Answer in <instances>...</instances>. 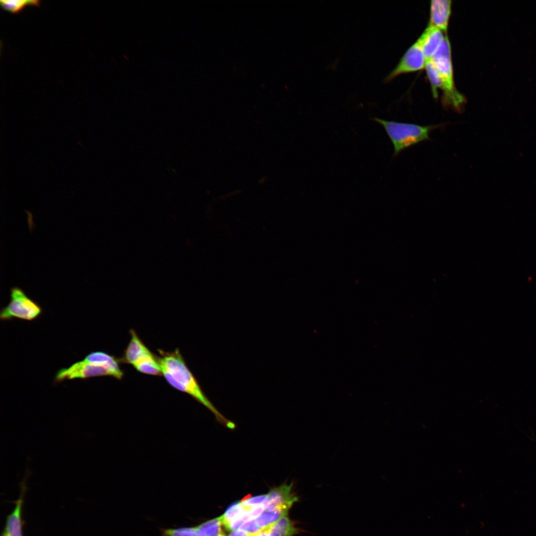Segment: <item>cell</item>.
Instances as JSON below:
<instances>
[{"label": "cell", "instance_id": "6da1fadb", "mask_svg": "<svg viewBox=\"0 0 536 536\" xmlns=\"http://www.w3.org/2000/svg\"><path fill=\"white\" fill-rule=\"evenodd\" d=\"M156 357L162 374L173 388L186 393L210 410L216 418L230 429L235 427V424L225 418L216 409L205 396L198 381L188 368L179 349L166 352L159 350Z\"/></svg>", "mask_w": 536, "mask_h": 536}, {"label": "cell", "instance_id": "ba28073f", "mask_svg": "<svg viewBox=\"0 0 536 536\" xmlns=\"http://www.w3.org/2000/svg\"><path fill=\"white\" fill-rule=\"evenodd\" d=\"M293 483H286L271 488L267 494L268 506L281 507L288 510L293 504L298 501L292 491Z\"/></svg>", "mask_w": 536, "mask_h": 536}, {"label": "cell", "instance_id": "7a4b0ae2", "mask_svg": "<svg viewBox=\"0 0 536 536\" xmlns=\"http://www.w3.org/2000/svg\"><path fill=\"white\" fill-rule=\"evenodd\" d=\"M372 120L381 125L385 129L394 146V157L408 147L429 140L430 132L444 125L420 126L387 121L377 117L373 118Z\"/></svg>", "mask_w": 536, "mask_h": 536}, {"label": "cell", "instance_id": "ffe728a7", "mask_svg": "<svg viewBox=\"0 0 536 536\" xmlns=\"http://www.w3.org/2000/svg\"><path fill=\"white\" fill-rule=\"evenodd\" d=\"M240 529L252 535H255L262 530L257 525L256 519L250 520L245 522Z\"/></svg>", "mask_w": 536, "mask_h": 536}, {"label": "cell", "instance_id": "5b68a950", "mask_svg": "<svg viewBox=\"0 0 536 536\" xmlns=\"http://www.w3.org/2000/svg\"><path fill=\"white\" fill-rule=\"evenodd\" d=\"M101 376H111L115 378L113 371L106 366L82 360L68 368L60 369L56 374V383L76 378L86 379Z\"/></svg>", "mask_w": 536, "mask_h": 536}, {"label": "cell", "instance_id": "9a60e30c", "mask_svg": "<svg viewBox=\"0 0 536 536\" xmlns=\"http://www.w3.org/2000/svg\"><path fill=\"white\" fill-rule=\"evenodd\" d=\"M133 366L141 373L151 375L162 374L161 368L157 358L153 354L143 358Z\"/></svg>", "mask_w": 536, "mask_h": 536}, {"label": "cell", "instance_id": "3957f363", "mask_svg": "<svg viewBox=\"0 0 536 536\" xmlns=\"http://www.w3.org/2000/svg\"><path fill=\"white\" fill-rule=\"evenodd\" d=\"M431 61L440 73L443 83L442 90L443 91L445 102L452 105L456 109H460L465 100L455 86L451 45L447 36H445Z\"/></svg>", "mask_w": 536, "mask_h": 536}, {"label": "cell", "instance_id": "52a82bcc", "mask_svg": "<svg viewBox=\"0 0 536 536\" xmlns=\"http://www.w3.org/2000/svg\"><path fill=\"white\" fill-rule=\"evenodd\" d=\"M445 37L441 29L429 24L418 39L427 62L431 60Z\"/></svg>", "mask_w": 536, "mask_h": 536}, {"label": "cell", "instance_id": "ac0fdd59", "mask_svg": "<svg viewBox=\"0 0 536 536\" xmlns=\"http://www.w3.org/2000/svg\"><path fill=\"white\" fill-rule=\"evenodd\" d=\"M244 511L245 509L240 502L233 504L220 517L222 524L226 527L231 521L240 516Z\"/></svg>", "mask_w": 536, "mask_h": 536}, {"label": "cell", "instance_id": "7402d4cb", "mask_svg": "<svg viewBox=\"0 0 536 536\" xmlns=\"http://www.w3.org/2000/svg\"><path fill=\"white\" fill-rule=\"evenodd\" d=\"M255 536H271L267 529L262 530L255 534Z\"/></svg>", "mask_w": 536, "mask_h": 536}, {"label": "cell", "instance_id": "e0dca14e", "mask_svg": "<svg viewBox=\"0 0 536 536\" xmlns=\"http://www.w3.org/2000/svg\"><path fill=\"white\" fill-rule=\"evenodd\" d=\"M38 0H0L1 8L11 13H17L24 6L28 5L39 6Z\"/></svg>", "mask_w": 536, "mask_h": 536}, {"label": "cell", "instance_id": "2e32d148", "mask_svg": "<svg viewBox=\"0 0 536 536\" xmlns=\"http://www.w3.org/2000/svg\"><path fill=\"white\" fill-rule=\"evenodd\" d=\"M425 68L431 84L433 95L437 97L438 88L442 89L443 88V83L439 71L431 60L426 63Z\"/></svg>", "mask_w": 536, "mask_h": 536}, {"label": "cell", "instance_id": "4fadbf2b", "mask_svg": "<svg viewBox=\"0 0 536 536\" xmlns=\"http://www.w3.org/2000/svg\"><path fill=\"white\" fill-rule=\"evenodd\" d=\"M288 510L281 507L268 506L256 519L257 525L264 530L276 522L281 517L287 515Z\"/></svg>", "mask_w": 536, "mask_h": 536}, {"label": "cell", "instance_id": "8fae6325", "mask_svg": "<svg viewBox=\"0 0 536 536\" xmlns=\"http://www.w3.org/2000/svg\"><path fill=\"white\" fill-rule=\"evenodd\" d=\"M22 504L23 496L21 494L13 511L6 517L4 531L8 536H23Z\"/></svg>", "mask_w": 536, "mask_h": 536}, {"label": "cell", "instance_id": "277c9868", "mask_svg": "<svg viewBox=\"0 0 536 536\" xmlns=\"http://www.w3.org/2000/svg\"><path fill=\"white\" fill-rule=\"evenodd\" d=\"M42 312L41 307L28 297L22 289L13 287L10 290V301L1 309L0 318L4 321L14 318L32 321L39 317Z\"/></svg>", "mask_w": 536, "mask_h": 536}, {"label": "cell", "instance_id": "7c38bea8", "mask_svg": "<svg viewBox=\"0 0 536 536\" xmlns=\"http://www.w3.org/2000/svg\"><path fill=\"white\" fill-rule=\"evenodd\" d=\"M84 360L107 366L113 371L115 378L117 379L121 380L123 376V372L120 367L118 361L108 353L101 351L91 352L85 357Z\"/></svg>", "mask_w": 536, "mask_h": 536}, {"label": "cell", "instance_id": "44dd1931", "mask_svg": "<svg viewBox=\"0 0 536 536\" xmlns=\"http://www.w3.org/2000/svg\"><path fill=\"white\" fill-rule=\"evenodd\" d=\"M253 535H254L250 534L239 529L233 531L228 536H252Z\"/></svg>", "mask_w": 536, "mask_h": 536}, {"label": "cell", "instance_id": "d6986e66", "mask_svg": "<svg viewBox=\"0 0 536 536\" xmlns=\"http://www.w3.org/2000/svg\"><path fill=\"white\" fill-rule=\"evenodd\" d=\"M240 502L245 510L259 505H264L266 508L268 505L267 494L255 496H247L244 497Z\"/></svg>", "mask_w": 536, "mask_h": 536}, {"label": "cell", "instance_id": "603a6c76", "mask_svg": "<svg viewBox=\"0 0 536 536\" xmlns=\"http://www.w3.org/2000/svg\"><path fill=\"white\" fill-rule=\"evenodd\" d=\"M1 536H8L6 534V533L4 531H3V533H2Z\"/></svg>", "mask_w": 536, "mask_h": 536}, {"label": "cell", "instance_id": "5bb4252c", "mask_svg": "<svg viewBox=\"0 0 536 536\" xmlns=\"http://www.w3.org/2000/svg\"><path fill=\"white\" fill-rule=\"evenodd\" d=\"M266 529L268 531L271 536H293L300 531L295 527L293 522L287 515L281 517Z\"/></svg>", "mask_w": 536, "mask_h": 536}, {"label": "cell", "instance_id": "9c48e42d", "mask_svg": "<svg viewBox=\"0 0 536 536\" xmlns=\"http://www.w3.org/2000/svg\"><path fill=\"white\" fill-rule=\"evenodd\" d=\"M451 2L452 1L450 0H432L429 24L446 32L451 12Z\"/></svg>", "mask_w": 536, "mask_h": 536}, {"label": "cell", "instance_id": "cb8c5ba5", "mask_svg": "<svg viewBox=\"0 0 536 536\" xmlns=\"http://www.w3.org/2000/svg\"><path fill=\"white\" fill-rule=\"evenodd\" d=\"M252 536H255V535H253Z\"/></svg>", "mask_w": 536, "mask_h": 536}, {"label": "cell", "instance_id": "8992f818", "mask_svg": "<svg viewBox=\"0 0 536 536\" xmlns=\"http://www.w3.org/2000/svg\"><path fill=\"white\" fill-rule=\"evenodd\" d=\"M426 60L421 44L417 40L406 51L396 67L384 79L388 82L396 76L417 71L425 67Z\"/></svg>", "mask_w": 536, "mask_h": 536}, {"label": "cell", "instance_id": "30bf717a", "mask_svg": "<svg viewBox=\"0 0 536 536\" xmlns=\"http://www.w3.org/2000/svg\"><path fill=\"white\" fill-rule=\"evenodd\" d=\"M130 334L131 340L125 350L123 361L134 366L152 353L144 344L134 331L131 330Z\"/></svg>", "mask_w": 536, "mask_h": 536}]
</instances>
